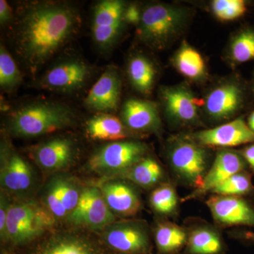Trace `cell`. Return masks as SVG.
Listing matches in <instances>:
<instances>
[{
  "instance_id": "1",
  "label": "cell",
  "mask_w": 254,
  "mask_h": 254,
  "mask_svg": "<svg viewBox=\"0 0 254 254\" xmlns=\"http://www.w3.org/2000/svg\"><path fill=\"white\" fill-rule=\"evenodd\" d=\"M81 26L79 11L69 3L31 2L18 15L14 33L16 53L35 74L71 41Z\"/></svg>"
},
{
  "instance_id": "2",
  "label": "cell",
  "mask_w": 254,
  "mask_h": 254,
  "mask_svg": "<svg viewBox=\"0 0 254 254\" xmlns=\"http://www.w3.org/2000/svg\"><path fill=\"white\" fill-rule=\"evenodd\" d=\"M76 114L67 105L40 100L20 107L10 114L6 128L11 136L33 138L71 127Z\"/></svg>"
},
{
  "instance_id": "3",
  "label": "cell",
  "mask_w": 254,
  "mask_h": 254,
  "mask_svg": "<svg viewBox=\"0 0 254 254\" xmlns=\"http://www.w3.org/2000/svg\"><path fill=\"white\" fill-rule=\"evenodd\" d=\"M58 221L41 201L13 198L5 241L14 245H26L53 231Z\"/></svg>"
},
{
  "instance_id": "4",
  "label": "cell",
  "mask_w": 254,
  "mask_h": 254,
  "mask_svg": "<svg viewBox=\"0 0 254 254\" xmlns=\"http://www.w3.org/2000/svg\"><path fill=\"white\" fill-rule=\"evenodd\" d=\"M189 16L185 8L163 3L150 4L142 9L137 36L152 49H163L180 35Z\"/></svg>"
},
{
  "instance_id": "5",
  "label": "cell",
  "mask_w": 254,
  "mask_h": 254,
  "mask_svg": "<svg viewBox=\"0 0 254 254\" xmlns=\"http://www.w3.org/2000/svg\"><path fill=\"white\" fill-rule=\"evenodd\" d=\"M148 146L142 142L125 140L110 142L91 155L88 168L106 178H118L148 155Z\"/></svg>"
},
{
  "instance_id": "6",
  "label": "cell",
  "mask_w": 254,
  "mask_h": 254,
  "mask_svg": "<svg viewBox=\"0 0 254 254\" xmlns=\"http://www.w3.org/2000/svg\"><path fill=\"white\" fill-rule=\"evenodd\" d=\"M34 169L8 142L1 144L0 186L12 198H29L37 186Z\"/></svg>"
},
{
  "instance_id": "7",
  "label": "cell",
  "mask_w": 254,
  "mask_h": 254,
  "mask_svg": "<svg viewBox=\"0 0 254 254\" xmlns=\"http://www.w3.org/2000/svg\"><path fill=\"white\" fill-rule=\"evenodd\" d=\"M168 157L177 176L198 190L208 170V155L205 147L191 138L178 139L170 147Z\"/></svg>"
},
{
  "instance_id": "8",
  "label": "cell",
  "mask_w": 254,
  "mask_h": 254,
  "mask_svg": "<svg viewBox=\"0 0 254 254\" xmlns=\"http://www.w3.org/2000/svg\"><path fill=\"white\" fill-rule=\"evenodd\" d=\"M66 221L75 228L103 231L116 221V215L107 205L99 187L88 186L83 188L77 206Z\"/></svg>"
},
{
  "instance_id": "9",
  "label": "cell",
  "mask_w": 254,
  "mask_h": 254,
  "mask_svg": "<svg viewBox=\"0 0 254 254\" xmlns=\"http://www.w3.org/2000/svg\"><path fill=\"white\" fill-rule=\"evenodd\" d=\"M127 4L121 0H103L93 8L91 33L100 49L110 50L115 44L125 26Z\"/></svg>"
},
{
  "instance_id": "10",
  "label": "cell",
  "mask_w": 254,
  "mask_h": 254,
  "mask_svg": "<svg viewBox=\"0 0 254 254\" xmlns=\"http://www.w3.org/2000/svg\"><path fill=\"white\" fill-rule=\"evenodd\" d=\"M103 241L120 253L147 254L151 249L146 224L140 220L115 221L101 231Z\"/></svg>"
},
{
  "instance_id": "11",
  "label": "cell",
  "mask_w": 254,
  "mask_h": 254,
  "mask_svg": "<svg viewBox=\"0 0 254 254\" xmlns=\"http://www.w3.org/2000/svg\"><path fill=\"white\" fill-rule=\"evenodd\" d=\"M92 68L78 58L60 62L51 66L37 81L42 89L71 93L81 90L91 77Z\"/></svg>"
},
{
  "instance_id": "12",
  "label": "cell",
  "mask_w": 254,
  "mask_h": 254,
  "mask_svg": "<svg viewBox=\"0 0 254 254\" xmlns=\"http://www.w3.org/2000/svg\"><path fill=\"white\" fill-rule=\"evenodd\" d=\"M28 155L44 173H60L77 158V143L71 137L55 136L30 147Z\"/></svg>"
},
{
  "instance_id": "13",
  "label": "cell",
  "mask_w": 254,
  "mask_h": 254,
  "mask_svg": "<svg viewBox=\"0 0 254 254\" xmlns=\"http://www.w3.org/2000/svg\"><path fill=\"white\" fill-rule=\"evenodd\" d=\"M247 99V89L241 82L237 80L222 82L207 95L205 112L212 120H228L245 108Z\"/></svg>"
},
{
  "instance_id": "14",
  "label": "cell",
  "mask_w": 254,
  "mask_h": 254,
  "mask_svg": "<svg viewBox=\"0 0 254 254\" xmlns=\"http://www.w3.org/2000/svg\"><path fill=\"white\" fill-rule=\"evenodd\" d=\"M190 138L203 147L227 148L254 143V131L245 119L238 118L215 128L195 132Z\"/></svg>"
},
{
  "instance_id": "15",
  "label": "cell",
  "mask_w": 254,
  "mask_h": 254,
  "mask_svg": "<svg viewBox=\"0 0 254 254\" xmlns=\"http://www.w3.org/2000/svg\"><path fill=\"white\" fill-rule=\"evenodd\" d=\"M31 254H103L100 246L86 234L52 231L36 246Z\"/></svg>"
},
{
  "instance_id": "16",
  "label": "cell",
  "mask_w": 254,
  "mask_h": 254,
  "mask_svg": "<svg viewBox=\"0 0 254 254\" xmlns=\"http://www.w3.org/2000/svg\"><path fill=\"white\" fill-rule=\"evenodd\" d=\"M160 98L170 121L182 126L195 125L199 120L198 100L184 85L163 87Z\"/></svg>"
},
{
  "instance_id": "17",
  "label": "cell",
  "mask_w": 254,
  "mask_h": 254,
  "mask_svg": "<svg viewBox=\"0 0 254 254\" xmlns=\"http://www.w3.org/2000/svg\"><path fill=\"white\" fill-rule=\"evenodd\" d=\"M122 93V80L118 69L110 66L91 87L83 104L87 109L98 113L117 111Z\"/></svg>"
},
{
  "instance_id": "18",
  "label": "cell",
  "mask_w": 254,
  "mask_h": 254,
  "mask_svg": "<svg viewBox=\"0 0 254 254\" xmlns=\"http://www.w3.org/2000/svg\"><path fill=\"white\" fill-rule=\"evenodd\" d=\"M214 220L223 226L254 227V210L240 196L214 194L207 200Z\"/></svg>"
},
{
  "instance_id": "19",
  "label": "cell",
  "mask_w": 254,
  "mask_h": 254,
  "mask_svg": "<svg viewBox=\"0 0 254 254\" xmlns=\"http://www.w3.org/2000/svg\"><path fill=\"white\" fill-rule=\"evenodd\" d=\"M122 121L131 132L156 133L161 128L158 106L148 100H127L122 110Z\"/></svg>"
},
{
  "instance_id": "20",
  "label": "cell",
  "mask_w": 254,
  "mask_h": 254,
  "mask_svg": "<svg viewBox=\"0 0 254 254\" xmlns=\"http://www.w3.org/2000/svg\"><path fill=\"white\" fill-rule=\"evenodd\" d=\"M247 163L241 152L222 148L215 156L211 168L208 169L203 183L196 193L211 192L232 175L245 171Z\"/></svg>"
},
{
  "instance_id": "21",
  "label": "cell",
  "mask_w": 254,
  "mask_h": 254,
  "mask_svg": "<svg viewBox=\"0 0 254 254\" xmlns=\"http://www.w3.org/2000/svg\"><path fill=\"white\" fill-rule=\"evenodd\" d=\"M98 187L107 205L115 215L133 216L141 208V200L136 190L125 182L109 179Z\"/></svg>"
},
{
  "instance_id": "22",
  "label": "cell",
  "mask_w": 254,
  "mask_h": 254,
  "mask_svg": "<svg viewBox=\"0 0 254 254\" xmlns=\"http://www.w3.org/2000/svg\"><path fill=\"white\" fill-rule=\"evenodd\" d=\"M85 129L87 136L98 141H124L130 137L131 133L122 120L108 113H98L88 119Z\"/></svg>"
},
{
  "instance_id": "23",
  "label": "cell",
  "mask_w": 254,
  "mask_h": 254,
  "mask_svg": "<svg viewBox=\"0 0 254 254\" xmlns=\"http://www.w3.org/2000/svg\"><path fill=\"white\" fill-rule=\"evenodd\" d=\"M173 65L179 73L191 81H201L207 76L202 55L186 41L182 42L173 57Z\"/></svg>"
},
{
  "instance_id": "24",
  "label": "cell",
  "mask_w": 254,
  "mask_h": 254,
  "mask_svg": "<svg viewBox=\"0 0 254 254\" xmlns=\"http://www.w3.org/2000/svg\"><path fill=\"white\" fill-rule=\"evenodd\" d=\"M156 69L149 58L141 54L133 55L128 60L127 73L132 87L143 95H149L153 91Z\"/></svg>"
},
{
  "instance_id": "25",
  "label": "cell",
  "mask_w": 254,
  "mask_h": 254,
  "mask_svg": "<svg viewBox=\"0 0 254 254\" xmlns=\"http://www.w3.org/2000/svg\"><path fill=\"white\" fill-rule=\"evenodd\" d=\"M164 175L163 169L158 162L153 157L146 155L118 178L125 179L138 186L149 189L160 183Z\"/></svg>"
},
{
  "instance_id": "26",
  "label": "cell",
  "mask_w": 254,
  "mask_h": 254,
  "mask_svg": "<svg viewBox=\"0 0 254 254\" xmlns=\"http://www.w3.org/2000/svg\"><path fill=\"white\" fill-rule=\"evenodd\" d=\"M188 236L183 228L171 223H159L154 230L157 248L162 254H175L187 246Z\"/></svg>"
},
{
  "instance_id": "27",
  "label": "cell",
  "mask_w": 254,
  "mask_h": 254,
  "mask_svg": "<svg viewBox=\"0 0 254 254\" xmlns=\"http://www.w3.org/2000/svg\"><path fill=\"white\" fill-rule=\"evenodd\" d=\"M187 250L189 254H220L224 250L223 242L218 232L200 227L189 235Z\"/></svg>"
},
{
  "instance_id": "28",
  "label": "cell",
  "mask_w": 254,
  "mask_h": 254,
  "mask_svg": "<svg viewBox=\"0 0 254 254\" xmlns=\"http://www.w3.org/2000/svg\"><path fill=\"white\" fill-rule=\"evenodd\" d=\"M228 57L235 64L254 60V28H242L232 37L229 46Z\"/></svg>"
},
{
  "instance_id": "29",
  "label": "cell",
  "mask_w": 254,
  "mask_h": 254,
  "mask_svg": "<svg viewBox=\"0 0 254 254\" xmlns=\"http://www.w3.org/2000/svg\"><path fill=\"white\" fill-rule=\"evenodd\" d=\"M22 73L9 52L2 44L0 48V87L6 92L14 91L21 83Z\"/></svg>"
},
{
  "instance_id": "30",
  "label": "cell",
  "mask_w": 254,
  "mask_h": 254,
  "mask_svg": "<svg viewBox=\"0 0 254 254\" xmlns=\"http://www.w3.org/2000/svg\"><path fill=\"white\" fill-rule=\"evenodd\" d=\"M178 203L176 191L171 185L163 184L155 189L150 195V204L155 213L168 215L175 213Z\"/></svg>"
},
{
  "instance_id": "31",
  "label": "cell",
  "mask_w": 254,
  "mask_h": 254,
  "mask_svg": "<svg viewBox=\"0 0 254 254\" xmlns=\"http://www.w3.org/2000/svg\"><path fill=\"white\" fill-rule=\"evenodd\" d=\"M41 202L54 215L57 220H66L68 216L62 200L59 175H55L46 184L41 195Z\"/></svg>"
},
{
  "instance_id": "32",
  "label": "cell",
  "mask_w": 254,
  "mask_h": 254,
  "mask_svg": "<svg viewBox=\"0 0 254 254\" xmlns=\"http://www.w3.org/2000/svg\"><path fill=\"white\" fill-rule=\"evenodd\" d=\"M253 189L252 178L245 171L232 175L212 190L214 194L240 196L247 194Z\"/></svg>"
},
{
  "instance_id": "33",
  "label": "cell",
  "mask_w": 254,
  "mask_h": 254,
  "mask_svg": "<svg viewBox=\"0 0 254 254\" xmlns=\"http://www.w3.org/2000/svg\"><path fill=\"white\" fill-rule=\"evenodd\" d=\"M247 4L244 0H214L211 9L215 17L228 21L242 17L247 11Z\"/></svg>"
},
{
  "instance_id": "34",
  "label": "cell",
  "mask_w": 254,
  "mask_h": 254,
  "mask_svg": "<svg viewBox=\"0 0 254 254\" xmlns=\"http://www.w3.org/2000/svg\"><path fill=\"white\" fill-rule=\"evenodd\" d=\"M58 175L62 200L68 215L77 206L84 187H82L73 177Z\"/></svg>"
},
{
  "instance_id": "35",
  "label": "cell",
  "mask_w": 254,
  "mask_h": 254,
  "mask_svg": "<svg viewBox=\"0 0 254 254\" xmlns=\"http://www.w3.org/2000/svg\"><path fill=\"white\" fill-rule=\"evenodd\" d=\"M12 197L7 193L1 190L0 193V236L1 240L6 239V222L10 207L12 203Z\"/></svg>"
},
{
  "instance_id": "36",
  "label": "cell",
  "mask_w": 254,
  "mask_h": 254,
  "mask_svg": "<svg viewBox=\"0 0 254 254\" xmlns=\"http://www.w3.org/2000/svg\"><path fill=\"white\" fill-rule=\"evenodd\" d=\"M142 10L136 4L127 5L125 11V23L138 26L141 21Z\"/></svg>"
},
{
  "instance_id": "37",
  "label": "cell",
  "mask_w": 254,
  "mask_h": 254,
  "mask_svg": "<svg viewBox=\"0 0 254 254\" xmlns=\"http://www.w3.org/2000/svg\"><path fill=\"white\" fill-rule=\"evenodd\" d=\"M13 20V11L11 6L5 0L0 1V23L1 26H6Z\"/></svg>"
},
{
  "instance_id": "38",
  "label": "cell",
  "mask_w": 254,
  "mask_h": 254,
  "mask_svg": "<svg viewBox=\"0 0 254 254\" xmlns=\"http://www.w3.org/2000/svg\"><path fill=\"white\" fill-rule=\"evenodd\" d=\"M242 156L245 158L247 165L254 172V143L249 144L241 151Z\"/></svg>"
},
{
  "instance_id": "39",
  "label": "cell",
  "mask_w": 254,
  "mask_h": 254,
  "mask_svg": "<svg viewBox=\"0 0 254 254\" xmlns=\"http://www.w3.org/2000/svg\"><path fill=\"white\" fill-rule=\"evenodd\" d=\"M247 123L248 124L251 129L254 131V110L250 114Z\"/></svg>"
},
{
  "instance_id": "40",
  "label": "cell",
  "mask_w": 254,
  "mask_h": 254,
  "mask_svg": "<svg viewBox=\"0 0 254 254\" xmlns=\"http://www.w3.org/2000/svg\"><path fill=\"white\" fill-rule=\"evenodd\" d=\"M245 237L247 240L252 241L254 242V232H247L245 234Z\"/></svg>"
},
{
  "instance_id": "41",
  "label": "cell",
  "mask_w": 254,
  "mask_h": 254,
  "mask_svg": "<svg viewBox=\"0 0 254 254\" xmlns=\"http://www.w3.org/2000/svg\"><path fill=\"white\" fill-rule=\"evenodd\" d=\"M251 89H252V93L254 95V73L253 78H252V86H251Z\"/></svg>"
},
{
  "instance_id": "42",
  "label": "cell",
  "mask_w": 254,
  "mask_h": 254,
  "mask_svg": "<svg viewBox=\"0 0 254 254\" xmlns=\"http://www.w3.org/2000/svg\"><path fill=\"white\" fill-rule=\"evenodd\" d=\"M128 254L120 253V254Z\"/></svg>"
}]
</instances>
